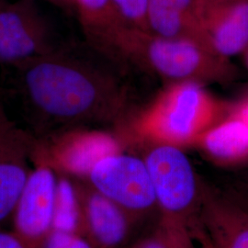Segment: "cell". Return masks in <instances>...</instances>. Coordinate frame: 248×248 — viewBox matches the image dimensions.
<instances>
[{
  "label": "cell",
  "instance_id": "obj_1",
  "mask_svg": "<svg viewBox=\"0 0 248 248\" xmlns=\"http://www.w3.org/2000/svg\"><path fill=\"white\" fill-rule=\"evenodd\" d=\"M77 47L54 50L9 67L12 94L18 98L29 132L47 141L85 123L113 120L123 97L115 80Z\"/></svg>",
  "mask_w": 248,
  "mask_h": 248
},
{
  "label": "cell",
  "instance_id": "obj_2",
  "mask_svg": "<svg viewBox=\"0 0 248 248\" xmlns=\"http://www.w3.org/2000/svg\"><path fill=\"white\" fill-rule=\"evenodd\" d=\"M232 106L215 98L201 83L175 82L142 111L136 128L159 144L178 147L199 142L204 133L229 116Z\"/></svg>",
  "mask_w": 248,
  "mask_h": 248
},
{
  "label": "cell",
  "instance_id": "obj_3",
  "mask_svg": "<svg viewBox=\"0 0 248 248\" xmlns=\"http://www.w3.org/2000/svg\"><path fill=\"white\" fill-rule=\"evenodd\" d=\"M114 51L175 82L229 83L238 78V69L229 58L192 42L162 37L133 27L120 31Z\"/></svg>",
  "mask_w": 248,
  "mask_h": 248
},
{
  "label": "cell",
  "instance_id": "obj_4",
  "mask_svg": "<svg viewBox=\"0 0 248 248\" xmlns=\"http://www.w3.org/2000/svg\"><path fill=\"white\" fill-rule=\"evenodd\" d=\"M61 44L35 0H16L0 6V66H14Z\"/></svg>",
  "mask_w": 248,
  "mask_h": 248
},
{
  "label": "cell",
  "instance_id": "obj_5",
  "mask_svg": "<svg viewBox=\"0 0 248 248\" xmlns=\"http://www.w3.org/2000/svg\"><path fill=\"white\" fill-rule=\"evenodd\" d=\"M58 177L48 163L35 160L12 215L11 232L31 248H42L53 231Z\"/></svg>",
  "mask_w": 248,
  "mask_h": 248
},
{
  "label": "cell",
  "instance_id": "obj_6",
  "mask_svg": "<svg viewBox=\"0 0 248 248\" xmlns=\"http://www.w3.org/2000/svg\"><path fill=\"white\" fill-rule=\"evenodd\" d=\"M89 184L124 211H143L156 202L145 162L122 153L100 160L90 171Z\"/></svg>",
  "mask_w": 248,
  "mask_h": 248
},
{
  "label": "cell",
  "instance_id": "obj_7",
  "mask_svg": "<svg viewBox=\"0 0 248 248\" xmlns=\"http://www.w3.org/2000/svg\"><path fill=\"white\" fill-rule=\"evenodd\" d=\"M121 153L118 141L100 132L62 133L38 141L33 159L43 160L63 175L87 177L100 160Z\"/></svg>",
  "mask_w": 248,
  "mask_h": 248
},
{
  "label": "cell",
  "instance_id": "obj_8",
  "mask_svg": "<svg viewBox=\"0 0 248 248\" xmlns=\"http://www.w3.org/2000/svg\"><path fill=\"white\" fill-rule=\"evenodd\" d=\"M37 139L8 119L0 127V229L10 222L32 171Z\"/></svg>",
  "mask_w": 248,
  "mask_h": 248
},
{
  "label": "cell",
  "instance_id": "obj_9",
  "mask_svg": "<svg viewBox=\"0 0 248 248\" xmlns=\"http://www.w3.org/2000/svg\"><path fill=\"white\" fill-rule=\"evenodd\" d=\"M156 202L164 210L180 213L195 197V176L185 154L177 146L159 144L144 160Z\"/></svg>",
  "mask_w": 248,
  "mask_h": 248
},
{
  "label": "cell",
  "instance_id": "obj_10",
  "mask_svg": "<svg viewBox=\"0 0 248 248\" xmlns=\"http://www.w3.org/2000/svg\"><path fill=\"white\" fill-rule=\"evenodd\" d=\"M197 7L216 53L230 59L246 51L248 47V0L197 4Z\"/></svg>",
  "mask_w": 248,
  "mask_h": 248
},
{
  "label": "cell",
  "instance_id": "obj_11",
  "mask_svg": "<svg viewBox=\"0 0 248 248\" xmlns=\"http://www.w3.org/2000/svg\"><path fill=\"white\" fill-rule=\"evenodd\" d=\"M77 186L82 213V235L93 248H119L128 232L126 211L90 184Z\"/></svg>",
  "mask_w": 248,
  "mask_h": 248
},
{
  "label": "cell",
  "instance_id": "obj_12",
  "mask_svg": "<svg viewBox=\"0 0 248 248\" xmlns=\"http://www.w3.org/2000/svg\"><path fill=\"white\" fill-rule=\"evenodd\" d=\"M147 22L155 34L192 42L217 53L204 30L196 0H148Z\"/></svg>",
  "mask_w": 248,
  "mask_h": 248
},
{
  "label": "cell",
  "instance_id": "obj_13",
  "mask_svg": "<svg viewBox=\"0 0 248 248\" xmlns=\"http://www.w3.org/2000/svg\"><path fill=\"white\" fill-rule=\"evenodd\" d=\"M90 45L99 53H114L116 37L125 26L112 0H73Z\"/></svg>",
  "mask_w": 248,
  "mask_h": 248
},
{
  "label": "cell",
  "instance_id": "obj_14",
  "mask_svg": "<svg viewBox=\"0 0 248 248\" xmlns=\"http://www.w3.org/2000/svg\"><path fill=\"white\" fill-rule=\"evenodd\" d=\"M204 150L222 163H237L248 158V124L229 114L199 140Z\"/></svg>",
  "mask_w": 248,
  "mask_h": 248
},
{
  "label": "cell",
  "instance_id": "obj_15",
  "mask_svg": "<svg viewBox=\"0 0 248 248\" xmlns=\"http://www.w3.org/2000/svg\"><path fill=\"white\" fill-rule=\"evenodd\" d=\"M53 230L82 234V213L77 183L58 173Z\"/></svg>",
  "mask_w": 248,
  "mask_h": 248
},
{
  "label": "cell",
  "instance_id": "obj_16",
  "mask_svg": "<svg viewBox=\"0 0 248 248\" xmlns=\"http://www.w3.org/2000/svg\"><path fill=\"white\" fill-rule=\"evenodd\" d=\"M112 2L125 26L150 31L147 22L148 0H112Z\"/></svg>",
  "mask_w": 248,
  "mask_h": 248
},
{
  "label": "cell",
  "instance_id": "obj_17",
  "mask_svg": "<svg viewBox=\"0 0 248 248\" xmlns=\"http://www.w3.org/2000/svg\"><path fill=\"white\" fill-rule=\"evenodd\" d=\"M42 248H93L86 237L79 233L53 230Z\"/></svg>",
  "mask_w": 248,
  "mask_h": 248
},
{
  "label": "cell",
  "instance_id": "obj_18",
  "mask_svg": "<svg viewBox=\"0 0 248 248\" xmlns=\"http://www.w3.org/2000/svg\"><path fill=\"white\" fill-rule=\"evenodd\" d=\"M0 248H31L12 232L0 229Z\"/></svg>",
  "mask_w": 248,
  "mask_h": 248
},
{
  "label": "cell",
  "instance_id": "obj_19",
  "mask_svg": "<svg viewBox=\"0 0 248 248\" xmlns=\"http://www.w3.org/2000/svg\"><path fill=\"white\" fill-rule=\"evenodd\" d=\"M228 248H248V224L234 232Z\"/></svg>",
  "mask_w": 248,
  "mask_h": 248
},
{
  "label": "cell",
  "instance_id": "obj_20",
  "mask_svg": "<svg viewBox=\"0 0 248 248\" xmlns=\"http://www.w3.org/2000/svg\"><path fill=\"white\" fill-rule=\"evenodd\" d=\"M230 114L243 120L248 124V96L236 104H232Z\"/></svg>",
  "mask_w": 248,
  "mask_h": 248
},
{
  "label": "cell",
  "instance_id": "obj_21",
  "mask_svg": "<svg viewBox=\"0 0 248 248\" xmlns=\"http://www.w3.org/2000/svg\"><path fill=\"white\" fill-rule=\"evenodd\" d=\"M9 118V115L7 114L6 108H5V105H4V102H3V98H2V96H1V92H0V127L6 123V121Z\"/></svg>",
  "mask_w": 248,
  "mask_h": 248
},
{
  "label": "cell",
  "instance_id": "obj_22",
  "mask_svg": "<svg viewBox=\"0 0 248 248\" xmlns=\"http://www.w3.org/2000/svg\"><path fill=\"white\" fill-rule=\"evenodd\" d=\"M142 248H169L159 241H150L146 243Z\"/></svg>",
  "mask_w": 248,
  "mask_h": 248
},
{
  "label": "cell",
  "instance_id": "obj_23",
  "mask_svg": "<svg viewBox=\"0 0 248 248\" xmlns=\"http://www.w3.org/2000/svg\"><path fill=\"white\" fill-rule=\"evenodd\" d=\"M234 0H196L197 4H210V3H219V2H227Z\"/></svg>",
  "mask_w": 248,
  "mask_h": 248
},
{
  "label": "cell",
  "instance_id": "obj_24",
  "mask_svg": "<svg viewBox=\"0 0 248 248\" xmlns=\"http://www.w3.org/2000/svg\"><path fill=\"white\" fill-rule=\"evenodd\" d=\"M244 54H245V60H246V64H247V66H248V47L246 49V51L244 52Z\"/></svg>",
  "mask_w": 248,
  "mask_h": 248
},
{
  "label": "cell",
  "instance_id": "obj_25",
  "mask_svg": "<svg viewBox=\"0 0 248 248\" xmlns=\"http://www.w3.org/2000/svg\"><path fill=\"white\" fill-rule=\"evenodd\" d=\"M4 3H5V1H4V0H0V6H1V5H3Z\"/></svg>",
  "mask_w": 248,
  "mask_h": 248
}]
</instances>
